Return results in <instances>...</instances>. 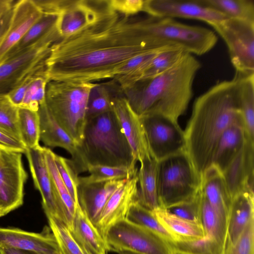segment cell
Here are the masks:
<instances>
[{"instance_id":"9a60e30c","label":"cell","mask_w":254,"mask_h":254,"mask_svg":"<svg viewBox=\"0 0 254 254\" xmlns=\"http://www.w3.org/2000/svg\"><path fill=\"white\" fill-rule=\"evenodd\" d=\"M108 0H62L56 26L61 38L84 28L99 17Z\"/></svg>"},{"instance_id":"e575fe53","label":"cell","mask_w":254,"mask_h":254,"mask_svg":"<svg viewBox=\"0 0 254 254\" xmlns=\"http://www.w3.org/2000/svg\"><path fill=\"white\" fill-rule=\"evenodd\" d=\"M47 217L61 254H91L76 241L63 221L53 216L48 215Z\"/></svg>"},{"instance_id":"cb8c5ba5","label":"cell","mask_w":254,"mask_h":254,"mask_svg":"<svg viewBox=\"0 0 254 254\" xmlns=\"http://www.w3.org/2000/svg\"><path fill=\"white\" fill-rule=\"evenodd\" d=\"M76 241L91 254H107L108 248L105 239L86 214L78 205L69 228Z\"/></svg>"},{"instance_id":"f1b7e54d","label":"cell","mask_w":254,"mask_h":254,"mask_svg":"<svg viewBox=\"0 0 254 254\" xmlns=\"http://www.w3.org/2000/svg\"><path fill=\"white\" fill-rule=\"evenodd\" d=\"M201 220L205 236L214 241L224 251L227 223L217 215L201 193Z\"/></svg>"},{"instance_id":"816d5d0a","label":"cell","mask_w":254,"mask_h":254,"mask_svg":"<svg viewBox=\"0 0 254 254\" xmlns=\"http://www.w3.org/2000/svg\"><path fill=\"white\" fill-rule=\"evenodd\" d=\"M120 254H127V253H119Z\"/></svg>"},{"instance_id":"7a4b0ae2","label":"cell","mask_w":254,"mask_h":254,"mask_svg":"<svg viewBox=\"0 0 254 254\" xmlns=\"http://www.w3.org/2000/svg\"><path fill=\"white\" fill-rule=\"evenodd\" d=\"M239 122L243 120L234 77L217 83L196 98L184 132L186 152L201 176L211 165L222 133Z\"/></svg>"},{"instance_id":"3957f363","label":"cell","mask_w":254,"mask_h":254,"mask_svg":"<svg viewBox=\"0 0 254 254\" xmlns=\"http://www.w3.org/2000/svg\"><path fill=\"white\" fill-rule=\"evenodd\" d=\"M200 67L197 59L187 53L170 70L138 80L122 90L139 117L157 114L178 122L193 97V82Z\"/></svg>"},{"instance_id":"484cf974","label":"cell","mask_w":254,"mask_h":254,"mask_svg":"<svg viewBox=\"0 0 254 254\" xmlns=\"http://www.w3.org/2000/svg\"><path fill=\"white\" fill-rule=\"evenodd\" d=\"M253 217H254V192L244 191L235 196L232 199L228 217L225 248L235 243Z\"/></svg>"},{"instance_id":"b9f144b4","label":"cell","mask_w":254,"mask_h":254,"mask_svg":"<svg viewBox=\"0 0 254 254\" xmlns=\"http://www.w3.org/2000/svg\"><path fill=\"white\" fill-rule=\"evenodd\" d=\"M54 158L58 170L64 185L76 205H79L77 193L79 185L78 175L70 160L55 153Z\"/></svg>"},{"instance_id":"4fadbf2b","label":"cell","mask_w":254,"mask_h":254,"mask_svg":"<svg viewBox=\"0 0 254 254\" xmlns=\"http://www.w3.org/2000/svg\"><path fill=\"white\" fill-rule=\"evenodd\" d=\"M25 154L34 186L41 193L42 206L46 216L55 217L67 225L63 206L47 167L43 147L39 145L27 149Z\"/></svg>"},{"instance_id":"2e32d148","label":"cell","mask_w":254,"mask_h":254,"mask_svg":"<svg viewBox=\"0 0 254 254\" xmlns=\"http://www.w3.org/2000/svg\"><path fill=\"white\" fill-rule=\"evenodd\" d=\"M112 107L134 159L140 162L150 154L139 116L132 110L124 96H113Z\"/></svg>"},{"instance_id":"bcb514c9","label":"cell","mask_w":254,"mask_h":254,"mask_svg":"<svg viewBox=\"0 0 254 254\" xmlns=\"http://www.w3.org/2000/svg\"><path fill=\"white\" fill-rule=\"evenodd\" d=\"M44 68L28 76L20 85H19L7 95L14 105L18 107L20 106L26 90L28 88L31 80L39 71Z\"/></svg>"},{"instance_id":"4316f807","label":"cell","mask_w":254,"mask_h":254,"mask_svg":"<svg viewBox=\"0 0 254 254\" xmlns=\"http://www.w3.org/2000/svg\"><path fill=\"white\" fill-rule=\"evenodd\" d=\"M240 111L247 137L254 142V73L234 76Z\"/></svg>"},{"instance_id":"f6af8a7d","label":"cell","mask_w":254,"mask_h":254,"mask_svg":"<svg viewBox=\"0 0 254 254\" xmlns=\"http://www.w3.org/2000/svg\"><path fill=\"white\" fill-rule=\"evenodd\" d=\"M144 0H110L108 3L113 10L127 15H136L142 12Z\"/></svg>"},{"instance_id":"6da1fadb","label":"cell","mask_w":254,"mask_h":254,"mask_svg":"<svg viewBox=\"0 0 254 254\" xmlns=\"http://www.w3.org/2000/svg\"><path fill=\"white\" fill-rule=\"evenodd\" d=\"M136 15L113 10L108 0L95 21L52 45L45 62L49 80L94 83L113 79L131 58L158 50L148 45L142 17Z\"/></svg>"},{"instance_id":"d590c367","label":"cell","mask_w":254,"mask_h":254,"mask_svg":"<svg viewBox=\"0 0 254 254\" xmlns=\"http://www.w3.org/2000/svg\"><path fill=\"white\" fill-rule=\"evenodd\" d=\"M57 18L56 15L43 14L42 16L29 28L21 40L11 50L5 59L22 51L38 41L55 25Z\"/></svg>"},{"instance_id":"7402d4cb","label":"cell","mask_w":254,"mask_h":254,"mask_svg":"<svg viewBox=\"0 0 254 254\" xmlns=\"http://www.w3.org/2000/svg\"><path fill=\"white\" fill-rule=\"evenodd\" d=\"M247 137L243 122L228 127L217 143L211 164L222 173L243 147Z\"/></svg>"},{"instance_id":"f907efd6","label":"cell","mask_w":254,"mask_h":254,"mask_svg":"<svg viewBox=\"0 0 254 254\" xmlns=\"http://www.w3.org/2000/svg\"><path fill=\"white\" fill-rule=\"evenodd\" d=\"M3 215H4V214L2 213V212L0 209V217H1Z\"/></svg>"},{"instance_id":"5b68a950","label":"cell","mask_w":254,"mask_h":254,"mask_svg":"<svg viewBox=\"0 0 254 254\" xmlns=\"http://www.w3.org/2000/svg\"><path fill=\"white\" fill-rule=\"evenodd\" d=\"M95 84L49 81L46 86L47 108L78 146L83 138L88 95Z\"/></svg>"},{"instance_id":"836d02e7","label":"cell","mask_w":254,"mask_h":254,"mask_svg":"<svg viewBox=\"0 0 254 254\" xmlns=\"http://www.w3.org/2000/svg\"><path fill=\"white\" fill-rule=\"evenodd\" d=\"M186 53L184 50L178 47H170L161 50L149 64L140 79L151 78L170 70Z\"/></svg>"},{"instance_id":"52a82bcc","label":"cell","mask_w":254,"mask_h":254,"mask_svg":"<svg viewBox=\"0 0 254 254\" xmlns=\"http://www.w3.org/2000/svg\"><path fill=\"white\" fill-rule=\"evenodd\" d=\"M60 37L56 25L32 46L0 64V96L7 95L30 75L45 67L51 47Z\"/></svg>"},{"instance_id":"e0dca14e","label":"cell","mask_w":254,"mask_h":254,"mask_svg":"<svg viewBox=\"0 0 254 254\" xmlns=\"http://www.w3.org/2000/svg\"><path fill=\"white\" fill-rule=\"evenodd\" d=\"M137 188V174L118 188L107 201L95 224L104 239L113 225L126 218L131 205L135 201Z\"/></svg>"},{"instance_id":"44dd1931","label":"cell","mask_w":254,"mask_h":254,"mask_svg":"<svg viewBox=\"0 0 254 254\" xmlns=\"http://www.w3.org/2000/svg\"><path fill=\"white\" fill-rule=\"evenodd\" d=\"M200 191L217 215L228 224L232 199L222 173L211 164L201 175Z\"/></svg>"},{"instance_id":"7dc6e473","label":"cell","mask_w":254,"mask_h":254,"mask_svg":"<svg viewBox=\"0 0 254 254\" xmlns=\"http://www.w3.org/2000/svg\"><path fill=\"white\" fill-rule=\"evenodd\" d=\"M0 147L25 153L26 148L20 140L0 130Z\"/></svg>"},{"instance_id":"60d3db41","label":"cell","mask_w":254,"mask_h":254,"mask_svg":"<svg viewBox=\"0 0 254 254\" xmlns=\"http://www.w3.org/2000/svg\"><path fill=\"white\" fill-rule=\"evenodd\" d=\"M18 110V107L7 95L0 96V130L21 141L17 122Z\"/></svg>"},{"instance_id":"7bdbcfd3","label":"cell","mask_w":254,"mask_h":254,"mask_svg":"<svg viewBox=\"0 0 254 254\" xmlns=\"http://www.w3.org/2000/svg\"><path fill=\"white\" fill-rule=\"evenodd\" d=\"M201 200V195L199 191L194 198L175 205L167 210L182 219L202 225Z\"/></svg>"},{"instance_id":"8d00e7d4","label":"cell","mask_w":254,"mask_h":254,"mask_svg":"<svg viewBox=\"0 0 254 254\" xmlns=\"http://www.w3.org/2000/svg\"><path fill=\"white\" fill-rule=\"evenodd\" d=\"M126 218L155 232L169 243L175 241L173 236L159 222L153 211L146 209L135 201L131 205Z\"/></svg>"},{"instance_id":"f35d334b","label":"cell","mask_w":254,"mask_h":254,"mask_svg":"<svg viewBox=\"0 0 254 254\" xmlns=\"http://www.w3.org/2000/svg\"><path fill=\"white\" fill-rule=\"evenodd\" d=\"M174 254H223V250L206 236L192 241H177L169 243Z\"/></svg>"},{"instance_id":"ee69618b","label":"cell","mask_w":254,"mask_h":254,"mask_svg":"<svg viewBox=\"0 0 254 254\" xmlns=\"http://www.w3.org/2000/svg\"><path fill=\"white\" fill-rule=\"evenodd\" d=\"M223 254H254V217L249 221L235 243L227 247Z\"/></svg>"},{"instance_id":"ac0fdd59","label":"cell","mask_w":254,"mask_h":254,"mask_svg":"<svg viewBox=\"0 0 254 254\" xmlns=\"http://www.w3.org/2000/svg\"><path fill=\"white\" fill-rule=\"evenodd\" d=\"M0 248H13L30 254H61L58 243L49 231L36 233L18 228H0Z\"/></svg>"},{"instance_id":"f546056e","label":"cell","mask_w":254,"mask_h":254,"mask_svg":"<svg viewBox=\"0 0 254 254\" xmlns=\"http://www.w3.org/2000/svg\"><path fill=\"white\" fill-rule=\"evenodd\" d=\"M205 6L227 18L254 21L253 0H199Z\"/></svg>"},{"instance_id":"d6986e66","label":"cell","mask_w":254,"mask_h":254,"mask_svg":"<svg viewBox=\"0 0 254 254\" xmlns=\"http://www.w3.org/2000/svg\"><path fill=\"white\" fill-rule=\"evenodd\" d=\"M254 142L247 137L243 147L222 173L232 199L244 191L254 192Z\"/></svg>"},{"instance_id":"7c38bea8","label":"cell","mask_w":254,"mask_h":254,"mask_svg":"<svg viewBox=\"0 0 254 254\" xmlns=\"http://www.w3.org/2000/svg\"><path fill=\"white\" fill-rule=\"evenodd\" d=\"M42 15L33 0L14 1L0 18V64Z\"/></svg>"},{"instance_id":"4dcf8cb0","label":"cell","mask_w":254,"mask_h":254,"mask_svg":"<svg viewBox=\"0 0 254 254\" xmlns=\"http://www.w3.org/2000/svg\"><path fill=\"white\" fill-rule=\"evenodd\" d=\"M43 150L50 176L61 199L67 226L69 228L78 205H76L60 175L55 161V153L46 147H43Z\"/></svg>"},{"instance_id":"ba28073f","label":"cell","mask_w":254,"mask_h":254,"mask_svg":"<svg viewBox=\"0 0 254 254\" xmlns=\"http://www.w3.org/2000/svg\"><path fill=\"white\" fill-rule=\"evenodd\" d=\"M109 251L131 254H174L168 242L127 218L113 225L105 238Z\"/></svg>"},{"instance_id":"8992f818","label":"cell","mask_w":254,"mask_h":254,"mask_svg":"<svg viewBox=\"0 0 254 254\" xmlns=\"http://www.w3.org/2000/svg\"><path fill=\"white\" fill-rule=\"evenodd\" d=\"M201 180L186 151L158 162L159 207L167 209L194 198L200 191Z\"/></svg>"},{"instance_id":"30bf717a","label":"cell","mask_w":254,"mask_h":254,"mask_svg":"<svg viewBox=\"0 0 254 254\" xmlns=\"http://www.w3.org/2000/svg\"><path fill=\"white\" fill-rule=\"evenodd\" d=\"M212 27L226 43L236 72L254 73V21L226 18Z\"/></svg>"},{"instance_id":"ab89813d","label":"cell","mask_w":254,"mask_h":254,"mask_svg":"<svg viewBox=\"0 0 254 254\" xmlns=\"http://www.w3.org/2000/svg\"><path fill=\"white\" fill-rule=\"evenodd\" d=\"M105 84L95 83L88 98L86 119L112 110L113 96Z\"/></svg>"},{"instance_id":"277c9868","label":"cell","mask_w":254,"mask_h":254,"mask_svg":"<svg viewBox=\"0 0 254 254\" xmlns=\"http://www.w3.org/2000/svg\"><path fill=\"white\" fill-rule=\"evenodd\" d=\"M78 175L90 165L136 168L131 148L113 110L86 119L83 138L70 159Z\"/></svg>"},{"instance_id":"c3c4849f","label":"cell","mask_w":254,"mask_h":254,"mask_svg":"<svg viewBox=\"0 0 254 254\" xmlns=\"http://www.w3.org/2000/svg\"><path fill=\"white\" fill-rule=\"evenodd\" d=\"M14 0H0V18L11 7Z\"/></svg>"},{"instance_id":"ffe728a7","label":"cell","mask_w":254,"mask_h":254,"mask_svg":"<svg viewBox=\"0 0 254 254\" xmlns=\"http://www.w3.org/2000/svg\"><path fill=\"white\" fill-rule=\"evenodd\" d=\"M127 180L79 183L77 193L79 205L94 225L111 195Z\"/></svg>"},{"instance_id":"8fae6325","label":"cell","mask_w":254,"mask_h":254,"mask_svg":"<svg viewBox=\"0 0 254 254\" xmlns=\"http://www.w3.org/2000/svg\"><path fill=\"white\" fill-rule=\"evenodd\" d=\"M22 153L0 147V209L4 215L23 203L27 174Z\"/></svg>"},{"instance_id":"74e56055","label":"cell","mask_w":254,"mask_h":254,"mask_svg":"<svg viewBox=\"0 0 254 254\" xmlns=\"http://www.w3.org/2000/svg\"><path fill=\"white\" fill-rule=\"evenodd\" d=\"M49 81L45 67L31 80L19 107L38 111L40 106L45 102L46 89Z\"/></svg>"},{"instance_id":"9c48e42d","label":"cell","mask_w":254,"mask_h":254,"mask_svg":"<svg viewBox=\"0 0 254 254\" xmlns=\"http://www.w3.org/2000/svg\"><path fill=\"white\" fill-rule=\"evenodd\" d=\"M139 117L150 155L157 161L186 151L185 132L178 121L157 114Z\"/></svg>"},{"instance_id":"83f0119b","label":"cell","mask_w":254,"mask_h":254,"mask_svg":"<svg viewBox=\"0 0 254 254\" xmlns=\"http://www.w3.org/2000/svg\"><path fill=\"white\" fill-rule=\"evenodd\" d=\"M153 212L159 222L173 236L175 241H192L205 237L202 225L182 219L164 208L159 207Z\"/></svg>"},{"instance_id":"681fc988","label":"cell","mask_w":254,"mask_h":254,"mask_svg":"<svg viewBox=\"0 0 254 254\" xmlns=\"http://www.w3.org/2000/svg\"><path fill=\"white\" fill-rule=\"evenodd\" d=\"M0 254H29V253L13 248H0Z\"/></svg>"},{"instance_id":"603a6c76","label":"cell","mask_w":254,"mask_h":254,"mask_svg":"<svg viewBox=\"0 0 254 254\" xmlns=\"http://www.w3.org/2000/svg\"><path fill=\"white\" fill-rule=\"evenodd\" d=\"M40 118V138L50 147H61L66 150L74 159L77 153V145L61 127L48 110L45 103L38 111Z\"/></svg>"},{"instance_id":"1f68e13d","label":"cell","mask_w":254,"mask_h":254,"mask_svg":"<svg viewBox=\"0 0 254 254\" xmlns=\"http://www.w3.org/2000/svg\"><path fill=\"white\" fill-rule=\"evenodd\" d=\"M17 122L20 140L26 149L39 146L40 118L38 111L18 107Z\"/></svg>"},{"instance_id":"5bb4252c","label":"cell","mask_w":254,"mask_h":254,"mask_svg":"<svg viewBox=\"0 0 254 254\" xmlns=\"http://www.w3.org/2000/svg\"><path fill=\"white\" fill-rule=\"evenodd\" d=\"M142 12L154 17L200 20L211 26L227 18L199 0H146Z\"/></svg>"},{"instance_id":"d4e9b609","label":"cell","mask_w":254,"mask_h":254,"mask_svg":"<svg viewBox=\"0 0 254 254\" xmlns=\"http://www.w3.org/2000/svg\"><path fill=\"white\" fill-rule=\"evenodd\" d=\"M137 171L138 188L135 202L153 211L159 207L157 192L158 161L151 156L140 162Z\"/></svg>"},{"instance_id":"d6a6232c","label":"cell","mask_w":254,"mask_h":254,"mask_svg":"<svg viewBox=\"0 0 254 254\" xmlns=\"http://www.w3.org/2000/svg\"><path fill=\"white\" fill-rule=\"evenodd\" d=\"M89 175L78 177L79 183L88 184L114 180H128L137 174V167L90 165L87 168Z\"/></svg>"}]
</instances>
